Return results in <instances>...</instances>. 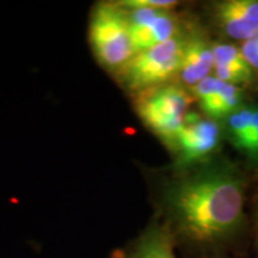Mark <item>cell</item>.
<instances>
[{
  "instance_id": "1",
  "label": "cell",
  "mask_w": 258,
  "mask_h": 258,
  "mask_svg": "<svg viewBox=\"0 0 258 258\" xmlns=\"http://www.w3.org/2000/svg\"><path fill=\"white\" fill-rule=\"evenodd\" d=\"M247 179L234 161L215 156L176 170L160 189L156 217L191 258L246 256L251 220L246 212Z\"/></svg>"
},
{
  "instance_id": "2",
  "label": "cell",
  "mask_w": 258,
  "mask_h": 258,
  "mask_svg": "<svg viewBox=\"0 0 258 258\" xmlns=\"http://www.w3.org/2000/svg\"><path fill=\"white\" fill-rule=\"evenodd\" d=\"M92 53L103 69L117 76L135 56L127 11L118 3L95 6L89 25Z\"/></svg>"
},
{
  "instance_id": "3",
  "label": "cell",
  "mask_w": 258,
  "mask_h": 258,
  "mask_svg": "<svg viewBox=\"0 0 258 258\" xmlns=\"http://www.w3.org/2000/svg\"><path fill=\"white\" fill-rule=\"evenodd\" d=\"M191 102L184 86L169 83L135 95V110L141 122L172 151Z\"/></svg>"
},
{
  "instance_id": "4",
  "label": "cell",
  "mask_w": 258,
  "mask_h": 258,
  "mask_svg": "<svg viewBox=\"0 0 258 258\" xmlns=\"http://www.w3.org/2000/svg\"><path fill=\"white\" fill-rule=\"evenodd\" d=\"M186 34L135 54L127 66L117 74L122 86L134 95L169 84L178 76L182 64Z\"/></svg>"
},
{
  "instance_id": "5",
  "label": "cell",
  "mask_w": 258,
  "mask_h": 258,
  "mask_svg": "<svg viewBox=\"0 0 258 258\" xmlns=\"http://www.w3.org/2000/svg\"><path fill=\"white\" fill-rule=\"evenodd\" d=\"M224 137L220 121L201 117L195 111H189L172 148L175 170L188 169L218 156Z\"/></svg>"
},
{
  "instance_id": "6",
  "label": "cell",
  "mask_w": 258,
  "mask_h": 258,
  "mask_svg": "<svg viewBox=\"0 0 258 258\" xmlns=\"http://www.w3.org/2000/svg\"><path fill=\"white\" fill-rule=\"evenodd\" d=\"M124 9L127 11L132 42L137 53L171 40L183 32L178 17L171 12V10L151 8Z\"/></svg>"
},
{
  "instance_id": "7",
  "label": "cell",
  "mask_w": 258,
  "mask_h": 258,
  "mask_svg": "<svg viewBox=\"0 0 258 258\" xmlns=\"http://www.w3.org/2000/svg\"><path fill=\"white\" fill-rule=\"evenodd\" d=\"M215 24L226 36L246 41L258 31V0H225L212 11Z\"/></svg>"
},
{
  "instance_id": "8",
  "label": "cell",
  "mask_w": 258,
  "mask_h": 258,
  "mask_svg": "<svg viewBox=\"0 0 258 258\" xmlns=\"http://www.w3.org/2000/svg\"><path fill=\"white\" fill-rule=\"evenodd\" d=\"M191 90L201 110L213 120L222 121L244 104L243 89L222 82L215 76L207 77Z\"/></svg>"
},
{
  "instance_id": "9",
  "label": "cell",
  "mask_w": 258,
  "mask_h": 258,
  "mask_svg": "<svg viewBox=\"0 0 258 258\" xmlns=\"http://www.w3.org/2000/svg\"><path fill=\"white\" fill-rule=\"evenodd\" d=\"M176 244L166 226L156 215L146 227L110 258H177Z\"/></svg>"
},
{
  "instance_id": "10",
  "label": "cell",
  "mask_w": 258,
  "mask_h": 258,
  "mask_svg": "<svg viewBox=\"0 0 258 258\" xmlns=\"http://www.w3.org/2000/svg\"><path fill=\"white\" fill-rule=\"evenodd\" d=\"M213 67V44L200 31H190L186 34L182 64L178 73L182 84L192 89L211 76Z\"/></svg>"
},
{
  "instance_id": "11",
  "label": "cell",
  "mask_w": 258,
  "mask_h": 258,
  "mask_svg": "<svg viewBox=\"0 0 258 258\" xmlns=\"http://www.w3.org/2000/svg\"><path fill=\"white\" fill-rule=\"evenodd\" d=\"M214 76L234 86L249 85L254 79V71L245 60L240 48L230 43L213 44Z\"/></svg>"
},
{
  "instance_id": "12",
  "label": "cell",
  "mask_w": 258,
  "mask_h": 258,
  "mask_svg": "<svg viewBox=\"0 0 258 258\" xmlns=\"http://www.w3.org/2000/svg\"><path fill=\"white\" fill-rule=\"evenodd\" d=\"M253 109L254 105L243 104L222 120L225 137L240 152H244L252 131Z\"/></svg>"
},
{
  "instance_id": "13",
  "label": "cell",
  "mask_w": 258,
  "mask_h": 258,
  "mask_svg": "<svg viewBox=\"0 0 258 258\" xmlns=\"http://www.w3.org/2000/svg\"><path fill=\"white\" fill-rule=\"evenodd\" d=\"M240 51L247 63L251 66V69L254 72H258V31L252 37L241 43Z\"/></svg>"
},
{
  "instance_id": "14",
  "label": "cell",
  "mask_w": 258,
  "mask_h": 258,
  "mask_svg": "<svg viewBox=\"0 0 258 258\" xmlns=\"http://www.w3.org/2000/svg\"><path fill=\"white\" fill-rule=\"evenodd\" d=\"M123 8H151L171 10L178 5V3L173 0H127V2L118 3Z\"/></svg>"
},
{
  "instance_id": "15",
  "label": "cell",
  "mask_w": 258,
  "mask_h": 258,
  "mask_svg": "<svg viewBox=\"0 0 258 258\" xmlns=\"http://www.w3.org/2000/svg\"><path fill=\"white\" fill-rule=\"evenodd\" d=\"M243 153L249 159L258 161V106H254L253 109L252 131H251L250 137L247 139L246 147H245Z\"/></svg>"
},
{
  "instance_id": "16",
  "label": "cell",
  "mask_w": 258,
  "mask_h": 258,
  "mask_svg": "<svg viewBox=\"0 0 258 258\" xmlns=\"http://www.w3.org/2000/svg\"><path fill=\"white\" fill-rule=\"evenodd\" d=\"M251 220V246L254 251V256L258 257V194L254 196L250 211Z\"/></svg>"
},
{
  "instance_id": "17",
  "label": "cell",
  "mask_w": 258,
  "mask_h": 258,
  "mask_svg": "<svg viewBox=\"0 0 258 258\" xmlns=\"http://www.w3.org/2000/svg\"><path fill=\"white\" fill-rule=\"evenodd\" d=\"M232 258H258L256 256H241V257H232Z\"/></svg>"
}]
</instances>
